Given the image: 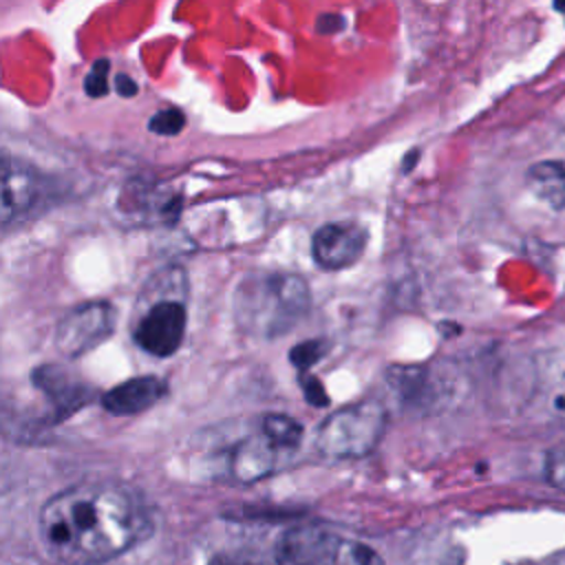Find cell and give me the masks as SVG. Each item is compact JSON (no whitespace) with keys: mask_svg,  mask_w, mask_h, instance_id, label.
Wrapping results in <instances>:
<instances>
[{"mask_svg":"<svg viewBox=\"0 0 565 565\" xmlns=\"http://www.w3.org/2000/svg\"><path fill=\"white\" fill-rule=\"evenodd\" d=\"M150 519L121 483L84 481L51 497L40 512L46 550L68 565L115 558L146 539Z\"/></svg>","mask_w":565,"mask_h":565,"instance_id":"1","label":"cell"},{"mask_svg":"<svg viewBox=\"0 0 565 565\" xmlns=\"http://www.w3.org/2000/svg\"><path fill=\"white\" fill-rule=\"evenodd\" d=\"M311 294L302 276L263 271L245 276L234 294L236 324L254 338H280L309 311Z\"/></svg>","mask_w":565,"mask_h":565,"instance_id":"2","label":"cell"},{"mask_svg":"<svg viewBox=\"0 0 565 565\" xmlns=\"http://www.w3.org/2000/svg\"><path fill=\"white\" fill-rule=\"evenodd\" d=\"M276 565H386L362 541L342 536L322 525H291L276 543Z\"/></svg>","mask_w":565,"mask_h":565,"instance_id":"3","label":"cell"},{"mask_svg":"<svg viewBox=\"0 0 565 565\" xmlns=\"http://www.w3.org/2000/svg\"><path fill=\"white\" fill-rule=\"evenodd\" d=\"M386 413L380 402L362 399L329 415L316 435L322 455L335 459H358L369 455L382 439Z\"/></svg>","mask_w":565,"mask_h":565,"instance_id":"4","label":"cell"},{"mask_svg":"<svg viewBox=\"0 0 565 565\" xmlns=\"http://www.w3.org/2000/svg\"><path fill=\"white\" fill-rule=\"evenodd\" d=\"M42 196V174L31 163L0 150V227L31 214Z\"/></svg>","mask_w":565,"mask_h":565,"instance_id":"5","label":"cell"},{"mask_svg":"<svg viewBox=\"0 0 565 565\" xmlns=\"http://www.w3.org/2000/svg\"><path fill=\"white\" fill-rule=\"evenodd\" d=\"M188 313L185 305L177 298L154 300L135 324V342L150 355H172L185 335Z\"/></svg>","mask_w":565,"mask_h":565,"instance_id":"6","label":"cell"},{"mask_svg":"<svg viewBox=\"0 0 565 565\" xmlns=\"http://www.w3.org/2000/svg\"><path fill=\"white\" fill-rule=\"evenodd\" d=\"M115 327V311L106 302H86L68 311L55 329V344L66 358H79L104 342Z\"/></svg>","mask_w":565,"mask_h":565,"instance_id":"7","label":"cell"},{"mask_svg":"<svg viewBox=\"0 0 565 565\" xmlns=\"http://www.w3.org/2000/svg\"><path fill=\"white\" fill-rule=\"evenodd\" d=\"M269 430L258 424V433H249L238 439L227 452L230 477L238 483H254L278 470L282 459L291 455Z\"/></svg>","mask_w":565,"mask_h":565,"instance_id":"8","label":"cell"},{"mask_svg":"<svg viewBox=\"0 0 565 565\" xmlns=\"http://www.w3.org/2000/svg\"><path fill=\"white\" fill-rule=\"evenodd\" d=\"M366 247V230L358 223H324L311 236V256L318 267L338 271L360 260Z\"/></svg>","mask_w":565,"mask_h":565,"instance_id":"9","label":"cell"},{"mask_svg":"<svg viewBox=\"0 0 565 565\" xmlns=\"http://www.w3.org/2000/svg\"><path fill=\"white\" fill-rule=\"evenodd\" d=\"M33 384L53 404L55 419L75 413L90 399V388L66 366H40L33 373Z\"/></svg>","mask_w":565,"mask_h":565,"instance_id":"10","label":"cell"},{"mask_svg":"<svg viewBox=\"0 0 565 565\" xmlns=\"http://www.w3.org/2000/svg\"><path fill=\"white\" fill-rule=\"evenodd\" d=\"M166 395L161 377L141 375L113 386L102 397V406L113 415H137L154 406Z\"/></svg>","mask_w":565,"mask_h":565,"instance_id":"11","label":"cell"},{"mask_svg":"<svg viewBox=\"0 0 565 565\" xmlns=\"http://www.w3.org/2000/svg\"><path fill=\"white\" fill-rule=\"evenodd\" d=\"M525 181L530 190L545 201L554 210H565V161L563 159H547L534 163Z\"/></svg>","mask_w":565,"mask_h":565,"instance_id":"12","label":"cell"},{"mask_svg":"<svg viewBox=\"0 0 565 565\" xmlns=\"http://www.w3.org/2000/svg\"><path fill=\"white\" fill-rule=\"evenodd\" d=\"M183 126H185V115L174 106L157 110L148 121V130L161 137H174L183 130Z\"/></svg>","mask_w":565,"mask_h":565,"instance_id":"13","label":"cell"},{"mask_svg":"<svg viewBox=\"0 0 565 565\" xmlns=\"http://www.w3.org/2000/svg\"><path fill=\"white\" fill-rule=\"evenodd\" d=\"M108 71H110V62L108 60H95L88 75L84 77V93L88 97H104L108 93Z\"/></svg>","mask_w":565,"mask_h":565,"instance_id":"14","label":"cell"},{"mask_svg":"<svg viewBox=\"0 0 565 565\" xmlns=\"http://www.w3.org/2000/svg\"><path fill=\"white\" fill-rule=\"evenodd\" d=\"M545 479L554 488L565 490V446H556L545 455Z\"/></svg>","mask_w":565,"mask_h":565,"instance_id":"15","label":"cell"},{"mask_svg":"<svg viewBox=\"0 0 565 565\" xmlns=\"http://www.w3.org/2000/svg\"><path fill=\"white\" fill-rule=\"evenodd\" d=\"M207 565H271V563L265 561L258 552L230 550V552H218L216 556H212Z\"/></svg>","mask_w":565,"mask_h":565,"instance_id":"16","label":"cell"},{"mask_svg":"<svg viewBox=\"0 0 565 565\" xmlns=\"http://www.w3.org/2000/svg\"><path fill=\"white\" fill-rule=\"evenodd\" d=\"M322 351H324L322 342L311 340V342L298 344V347L289 353V358L294 360V364H296L298 369H307V366H311V364L322 355Z\"/></svg>","mask_w":565,"mask_h":565,"instance_id":"17","label":"cell"},{"mask_svg":"<svg viewBox=\"0 0 565 565\" xmlns=\"http://www.w3.org/2000/svg\"><path fill=\"white\" fill-rule=\"evenodd\" d=\"M342 26H344L342 15H320V18H318V22H316L318 33H327V35H331V33L340 31Z\"/></svg>","mask_w":565,"mask_h":565,"instance_id":"18","label":"cell"},{"mask_svg":"<svg viewBox=\"0 0 565 565\" xmlns=\"http://www.w3.org/2000/svg\"><path fill=\"white\" fill-rule=\"evenodd\" d=\"M115 90L121 97H135L139 93V84L130 75H117L115 77Z\"/></svg>","mask_w":565,"mask_h":565,"instance_id":"19","label":"cell"},{"mask_svg":"<svg viewBox=\"0 0 565 565\" xmlns=\"http://www.w3.org/2000/svg\"><path fill=\"white\" fill-rule=\"evenodd\" d=\"M305 395H307V399L311 402V404H316V406H322V404H327V395H324V391H322V386L313 380V377H309V386L305 388Z\"/></svg>","mask_w":565,"mask_h":565,"instance_id":"20","label":"cell"},{"mask_svg":"<svg viewBox=\"0 0 565 565\" xmlns=\"http://www.w3.org/2000/svg\"><path fill=\"white\" fill-rule=\"evenodd\" d=\"M554 9H558V11H565V0H554Z\"/></svg>","mask_w":565,"mask_h":565,"instance_id":"21","label":"cell"}]
</instances>
